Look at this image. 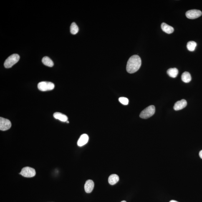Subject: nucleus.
<instances>
[{
  "label": "nucleus",
  "mask_w": 202,
  "mask_h": 202,
  "mask_svg": "<svg viewBox=\"0 0 202 202\" xmlns=\"http://www.w3.org/2000/svg\"><path fill=\"white\" fill-rule=\"evenodd\" d=\"M141 64V59L139 56L137 55L132 56L129 59L127 63V72L130 74H133L136 72L140 69Z\"/></svg>",
  "instance_id": "obj_1"
},
{
  "label": "nucleus",
  "mask_w": 202,
  "mask_h": 202,
  "mask_svg": "<svg viewBox=\"0 0 202 202\" xmlns=\"http://www.w3.org/2000/svg\"><path fill=\"white\" fill-rule=\"evenodd\" d=\"M20 58L19 55L13 54L8 57L5 61L4 66L6 68H9L14 66L19 60Z\"/></svg>",
  "instance_id": "obj_2"
},
{
  "label": "nucleus",
  "mask_w": 202,
  "mask_h": 202,
  "mask_svg": "<svg viewBox=\"0 0 202 202\" xmlns=\"http://www.w3.org/2000/svg\"><path fill=\"white\" fill-rule=\"evenodd\" d=\"M155 108L154 106L151 105L146 107L141 112L140 117L143 119H148L154 114Z\"/></svg>",
  "instance_id": "obj_3"
},
{
  "label": "nucleus",
  "mask_w": 202,
  "mask_h": 202,
  "mask_svg": "<svg viewBox=\"0 0 202 202\" xmlns=\"http://www.w3.org/2000/svg\"><path fill=\"white\" fill-rule=\"evenodd\" d=\"M54 87V84L53 83L47 81L40 82L38 85V88L42 92L52 90Z\"/></svg>",
  "instance_id": "obj_4"
},
{
  "label": "nucleus",
  "mask_w": 202,
  "mask_h": 202,
  "mask_svg": "<svg viewBox=\"0 0 202 202\" xmlns=\"http://www.w3.org/2000/svg\"><path fill=\"white\" fill-rule=\"evenodd\" d=\"M19 174L26 178H32L35 176L36 171L34 168L30 167H26L23 168Z\"/></svg>",
  "instance_id": "obj_5"
},
{
  "label": "nucleus",
  "mask_w": 202,
  "mask_h": 202,
  "mask_svg": "<svg viewBox=\"0 0 202 202\" xmlns=\"http://www.w3.org/2000/svg\"><path fill=\"white\" fill-rule=\"evenodd\" d=\"M201 11L197 9H192L187 11L186 13V16L187 18L190 19H197L202 15Z\"/></svg>",
  "instance_id": "obj_6"
},
{
  "label": "nucleus",
  "mask_w": 202,
  "mask_h": 202,
  "mask_svg": "<svg viewBox=\"0 0 202 202\" xmlns=\"http://www.w3.org/2000/svg\"><path fill=\"white\" fill-rule=\"evenodd\" d=\"M11 127L10 121L2 117H0V130L6 131L9 130Z\"/></svg>",
  "instance_id": "obj_7"
},
{
  "label": "nucleus",
  "mask_w": 202,
  "mask_h": 202,
  "mask_svg": "<svg viewBox=\"0 0 202 202\" xmlns=\"http://www.w3.org/2000/svg\"><path fill=\"white\" fill-rule=\"evenodd\" d=\"M187 104L186 101L184 99H182L175 103L173 108L175 110H180L185 108L187 106Z\"/></svg>",
  "instance_id": "obj_8"
},
{
  "label": "nucleus",
  "mask_w": 202,
  "mask_h": 202,
  "mask_svg": "<svg viewBox=\"0 0 202 202\" xmlns=\"http://www.w3.org/2000/svg\"><path fill=\"white\" fill-rule=\"evenodd\" d=\"M89 137L87 134H83L79 138L77 142L78 145L79 146L81 147L86 145L88 142Z\"/></svg>",
  "instance_id": "obj_9"
},
{
  "label": "nucleus",
  "mask_w": 202,
  "mask_h": 202,
  "mask_svg": "<svg viewBox=\"0 0 202 202\" xmlns=\"http://www.w3.org/2000/svg\"><path fill=\"white\" fill-rule=\"evenodd\" d=\"M94 183L92 180H87L84 186V189H85L86 193H90L92 192L94 188Z\"/></svg>",
  "instance_id": "obj_10"
},
{
  "label": "nucleus",
  "mask_w": 202,
  "mask_h": 202,
  "mask_svg": "<svg viewBox=\"0 0 202 202\" xmlns=\"http://www.w3.org/2000/svg\"><path fill=\"white\" fill-rule=\"evenodd\" d=\"M161 27L164 32L166 33L167 34H171L174 31V28L171 26L165 23H162L161 25Z\"/></svg>",
  "instance_id": "obj_11"
},
{
  "label": "nucleus",
  "mask_w": 202,
  "mask_h": 202,
  "mask_svg": "<svg viewBox=\"0 0 202 202\" xmlns=\"http://www.w3.org/2000/svg\"><path fill=\"white\" fill-rule=\"evenodd\" d=\"M53 117L55 118L62 122H67L68 120V117L66 115L60 113V112L55 113L54 114Z\"/></svg>",
  "instance_id": "obj_12"
},
{
  "label": "nucleus",
  "mask_w": 202,
  "mask_h": 202,
  "mask_svg": "<svg viewBox=\"0 0 202 202\" xmlns=\"http://www.w3.org/2000/svg\"><path fill=\"white\" fill-rule=\"evenodd\" d=\"M119 180V177L117 175L113 174L110 175L108 179V182L111 185H114L117 183Z\"/></svg>",
  "instance_id": "obj_13"
},
{
  "label": "nucleus",
  "mask_w": 202,
  "mask_h": 202,
  "mask_svg": "<svg viewBox=\"0 0 202 202\" xmlns=\"http://www.w3.org/2000/svg\"><path fill=\"white\" fill-rule=\"evenodd\" d=\"M181 78L183 82L189 83L191 81L192 78L189 72H185L182 74Z\"/></svg>",
  "instance_id": "obj_14"
},
{
  "label": "nucleus",
  "mask_w": 202,
  "mask_h": 202,
  "mask_svg": "<svg viewBox=\"0 0 202 202\" xmlns=\"http://www.w3.org/2000/svg\"><path fill=\"white\" fill-rule=\"evenodd\" d=\"M179 71L178 69L176 68H170L167 71V73L170 77L175 78L177 77Z\"/></svg>",
  "instance_id": "obj_15"
},
{
  "label": "nucleus",
  "mask_w": 202,
  "mask_h": 202,
  "mask_svg": "<svg viewBox=\"0 0 202 202\" xmlns=\"http://www.w3.org/2000/svg\"><path fill=\"white\" fill-rule=\"evenodd\" d=\"M43 63L45 65L49 66V67H52L54 66V63L53 61L48 57H45L42 59Z\"/></svg>",
  "instance_id": "obj_16"
},
{
  "label": "nucleus",
  "mask_w": 202,
  "mask_h": 202,
  "mask_svg": "<svg viewBox=\"0 0 202 202\" xmlns=\"http://www.w3.org/2000/svg\"><path fill=\"white\" fill-rule=\"evenodd\" d=\"M197 45L196 42L194 41H190L187 43V48L188 50L190 51H193L195 50Z\"/></svg>",
  "instance_id": "obj_17"
},
{
  "label": "nucleus",
  "mask_w": 202,
  "mask_h": 202,
  "mask_svg": "<svg viewBox=\"0 0 202 202\" xmlns=\"http://www.w3.org/2000/svg\"><path fill=\"white\" fill-rule=\"evenodd\" d=\"M70 31L71 34H77L79 31V28L75 23L73 22L71 24L70 27Z\"/></svg>",
  "instance_id": "obj_18"
},
{
  "label": "nucleus",
  "mask_w": 202,
  "mask_h": 202,
  "mask_svg": "<svg viewBox=\"0 0 202 202\" xmlns=\"http://www.w3.org/2000/svg\"><path fill=\"white\" fill-rule=\"evenodd\" d=\"M119 101L122 105H127L129 103L128 99L124 97H121L119 99Z\"/></svg>",
  "instance_id": "obj_19"
},
{
  "label": "nucleus",
  "mask_w": 202,
  "mask_h": 202,
  "mask_svg": "<svg viewBox=\"0 0 202 202\" xmlns=\"http://www.w3.org/2000/svg\"><path fill=\"white\" fill-rule=\"evenodd\" d=\"M199 156L200 158H201L202 159V150L200 151L199 153Z\"/></svg>",
  "instance_id": "obj_20"
},
{
  "label": "nucleus",
  "mask_w": 202,
  "mask_h": 202,
  "mask_svg": "<svg viewBox=\"0 0 202 202\" xmlns=\"http://www.w3.org/2000/svg\"><path fill=\"white\" fill-rule=\"evenodd\" d=\"M169 202H179L177 201H175V200H171V201H170Z\"/></svg>",
  "instance_id": "obj_21"
},
{
  "label": "nucleus",
  "mask_w": 202,
  "mask_h": 202,
  "mask_svg": "<svg viewBox=\"0 0 202 202\" xmlns=\"http://www.w3.org/2000/svg\"><path fill=\"white\" fill-rule=\"evenodd\" d=\"M121 202H127L126 201H121Z\"/></svg>",
  "instance_id": "obj_22"
},
{
  "label": "nucleus",
  "mask_w": 202,
  "mask_h": 202,
  "mask_svg": "<svg viewBox=\"0 0 202 202\" xmlns=\"http://www.w3.org/2000/svg\"><path fill=\"white\" fill-rule=\"evenodd\" d=\"M66 122H67V123H69V122L68 121H67Z\"/></svg>",
  "instance_id": "obj_23"
}]
</instances>
